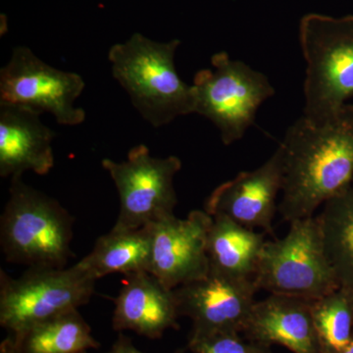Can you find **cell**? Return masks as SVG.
<instances>
[{
  "label": "cell",
  "mask_w": 353,
  "mask_h": 353,
  "mask_svg": "<svg viewBox=\"0 0 353 353\" xmlns=\"http://www.w3.org/2000/svg\"><path fill=\"white\" fill-rule=\"evenodd\" d=\"M312 316L321 353H341L353 336V292L339 288L313 301Z\"/></svg>",
  "instance_id": "cell-20"
},
{
  "label": "cell",
  "mask_w": 353,
  "mask_h": 353,
  "mask_svg": "<svg viewBox=\"0 0 353 353\" xmlns=\"http://www.w3.org/2000/svg\"><path fill=\"white\" fill-rule=\"evenodd\" d=\"M253 279L208 275L174 289L180 316L192 322L190 336L243 333L259 292Z\"/></svg>",
  "instance_id": "cell-10"
},
{
  "label": "cell",
  "mask_w": 353,
  "mask_h": 353,
  "mask_svg": "<svg viewBox=\"0 0 353 353\" xmlns=\"http://www.w3.org/2000/svg\"><path fill=\"white\" fill-rule=\"evenodd\" d=\"M152 238L150 226L118 229L97 241L92 252L77 262L90 278L97 281L110 274L123 275L150 272Z\"/></svg>",
  "instance_id": "cell-17"
},
{
  "label": "cell",
  "mask_w": 353,
  "mask_h": 353,
  "mask_svg": "<svg viewBox=\"0 0 353 353\" xmlns=\"http://www.w3.org/2000/svg\"><path fill=\"white\" fill-rule=\"evenodd\" d=\"M113 303L112 327L119 333L128 330L157 340L167 330L180 329L175 292L150 272L125 275Z\"/></svg>",
  "instance_id": "cell-13"
},
{
  "label": "cell",
  "mask_w": 353,
  "mask_h": 353,
  "mask_svg": "<svg viewBox=\"0 0 353 353\" xmlns=\"http://www.w3.org/2000/svg\"><path fill=\"white\" fill-rule=\"evenodd\" d=\"M8 336L21 353H81L101 347L79 309L53 316Z\"/></svg>",
  "instance_id": "cell-18"
},
{
  "label": "cell",
  "mask_w": 353,
  "mask_h": 353,
  "mask_svg": "<svg viewBox=\"0 0 353 353\" xmlns=\"http://www.w3.org/2000/svg\"><path fill=\"white\" fill-rule=\"evenodd\" d=\"M312 303L301 297L270 294L253 305L243 334L265 347L280 345L292 353H321Z\"/></svg>",
  "instance_id": "cell-15"
},
{
  "label": "cell",
  "mask_w": 353,
  "mask_h": 353,
  "mask_svg": "<svg viewBox=\"0 0 353 353\" xmlns=\"http://www.w3.org/2000/svg\"><path fill=\"white\" fill-rule=\"evenodd\" d=\"M41 113L0 103V176H22L32 171L46 175L54 166L55 132L43 124Z\"/></svg>",
  "instance_id": "cell-14"
},
{
  "label": "cell",
  "mask_w": 353,
  "mask_h": 353,
  "mask_svg": "<svg viewBox=\"0 0 353 353\" xmlns=\"http://www.w3.org/2000/svg\"><path fill=\"white\" fill-rule=\"evenodd\" d=\"M73 218L59 202L11 179L0 218V245L6 261L29 268H65L73 256Z\"/></svg>",
  "instance_id": "cell-3"
},
{
  "label": "cell",
  "mask_w": 353,
  "mask_h": 353,
  "mask_svg": "<svg viewBox=\"0 0 353 353\" xmlns=\"http://www.w3.org/2000/svg\"><path fill=\"white\" fill-rule=\"evenodd\" d=\"M299 43L306 62L303 117L320 123L353 97V15L304 16Z\"/></svg>",
  "instance_id": "cell-4"
},
{
  "label": "cell",
  "mask_w": 353,
  "mask_h": 353,
  "mask_svg": "<svg viewBox=\"0 0 353 353\" xmlns=\"http://www.w3.org/2000/svg\"><path fill=\"white\" fill-rule=\"evenodd\" d=\"M208 236L209 272L234 279H253L266 241L264 234L229 218L212 217Z\"/></svg>",
  "instance_id": "cell-16"
},
{
  "label": "cell",
  "mask_w": 353,
  "mask_h": 353,
  "mask_svg": "<svg viewBox=\"0 0 353 353\" xmlns=\"http://www.w3.org/2000/svg\"><path fill=\"white\" fill-rule=\"evenodd\" d=\"M0 353H21L19 350L16 348L15 345L11 341L9 336H7L6 340L2 341L1 345H0ZM81 353H88V352H83Z\"/></svg>",
  "instance_id": "cell-23"
},
{
  "label": "cell",
  "mask_w": 353,
  "mask_h": 353,
  "mask_svg": "<svg viewBox=\"0 0 353 353\" xmlns=\"http://www.w3.org/2000/svg\"><path fill=\"white\" fill-rule=\"evenodd\" d=\"M188 348L192 353H274L270 347L241 338L236 332L189 336Z\"/></svg>",
  "instance_id": "cell-21"
},
{
  "label": "cell",
  "mask_w": 353,
  "mask_h": 353,
  "mask_svg": "<svg viewBox=\"0 0 353 353\" xmlns=\"http://www.w3.org/2000/svg\"><path fill=\"white\" fill-rule=\"evenodd\" d=\"M341 353H353V336L350 345H348L347 347H345Z\"/></svg>",
  "instance_id": "cell-24"
},
{
  "label": "cell",
  "mask_w": 353,
  "mask_h": 353,
  "mask_svg": "<svg viewBox=\"0 0 353 353\" xmlns=\"http://www.w3.org/2000/svg\"><path fill=\"white\" fill-rule=\"evenodd\" d=\"M317 219L336 280L353 292V182L324 203Z\"/></svg>",
  "instance_id": "cell-19"
},
{
  "label": "cell",
  "mask_w": 353,
  "mask_h": 353,
  "mask_svg": "<svg viewBox=\"0 0 353 353\" xmlns=\"http://www.w3.org/2000/svg\"><path fill=\"white\" fill-rule=\"evenodd\" d=\"M284 185V158L280 146L264 164L241 172L233 180L216 188L204 204L212 217L229 218L241 226L263 230L275 238L273 221L277 197Z\"/></svg>",
  "instance_id": "cell-12"
},
{
  "label": "cell",
  "mask_w": 353,
  "mask_h": 353,
  "mask_svg": "<svg viewBox=\"0 0 353 353\" xmlns=\"http://www.w3.org/2000/svg\"><path fill=\"white\" fill-rule=\"evenodd\" d=\"M279 146L284 185L278 210L289 223L313 217L319 206L353 182L352 104L320 123L303 116Z\"/></svg>",
  "instance_id": "cell-1"
},
{
  "label": "cell",
  "mask_w": 353,
  "mask_h": 353,
  "mask_svg": "<svg viewBox=\"0 0 353 353\" xmlns=\"http://www.w3.org/2000/svg\"><path fill=\"white\" fill-rule=\"evenodd\" d=\"M101 165L119 194V215L113 227L139 229L174 214L178 204L174 178L182 169L180 158L152 157L148 146L139 145L124 161L104 158Z\"/></svg>",
  "instance_id": "cell-8"
},
{
  "label": "cell",
  "mask_w": 353,
  "mask_h": 353,
  "mask_svg": "<svg viewBox=\"0 0 353 353\" xmlns=\"http://www.w3.org/2000/svg\"><path fill=\"white\" fill-rule=\"evenodd\" d=\"M185 348H180V350H176L175 352L173 353H185ZM106 353H143L141 352V350H139L138 348L134 347V343H132V339H130L129 336H126L123 333H119V336H118L117 340H116L115 343H113L112 347L110 348V350Z\"/></svg>",
  "instance_id": "cell-22"
},
{
  "label": "cell",
  "mask_w": 353,
  "mask_h": 353,
  "mask_svg": "<svg viewBox=\"0 0 353 353\" xmlns=\"http://www.w3.org/2000/svg\"><path fill=\"white\" fill-rule=\"evenodd\" d=\"M290 224L284 238L265 243L253 277L257 289L308 301L338 290L317 217Z\"/></svg>",
  "instance_id": "cell-5"
},
{
  "label": "cell",
  "mask_w": 353,
  "mask_h": 353,
  "mask_svg": "<svg viewBox=\"0 0 353 353\" xmlns=\"http://www.w3.org/2000/svg\"><path fill=\"white\" fill-rule=\"evenodd\" d=\"M180 43L178 39L157 43L134 34L125 43L114 44L108 52L114 79L154 128L194 113V88L183 82L175 66Z\"/></svg>",
  "instance_id": "cell-2"
},
{
  "label": "cell",
  "mask_w": 353,
  "mask_h": 353,
  "mask_svg": "<svg viewBox=\"0 0 353 353\" xmlns=\"http://www.w3.org/2000/svg\"><path fill=\"white\" fill-rule=\"evenodd\" d=\"M97 281L78 264L29 268L19 278L0 270V325L20 333L48 318L79 309L92 299Z\"/></svg>",
  "instance_id": "cell-7"
},
{
  "label": "cell",
  "mask_w": 353,
  "mask_h": 353,
  "mask_svg": "<svg viewBox=\"0 0 353 353\" xmlns=\"http://www.w3.org/2000/svg\"><path fill=\"white\" fill-rule=\"evenodd\" d=\"M213 69L194 76V113L203 116L219 130L225 145L240 141L252 126L264 101L275 94L270 81L225 51L211 57Z\"/></svg>",
  "instance_id": "cell-6"
},
{
  "label": "cell",
  "mask_w": 353,
  "mask_h": 353,
  "mask_svg": "<svg viewBox=\"0 0 353 353\" xmlns=\"http://www.w3.org/2000/svg\"><path fill=\"white\" fill-rule=\"evenodd\" d=\"M212 220L206 211L194 210L185 219L173 214L148 225L150 273L172 290L208 275L206 248Z\"/></svg>",
  "instance_id": "cell-11"
},
{
  "label": "cell",
  "mask_w": 353,
  "mask_h": 353,
  "mask_svg": "<svg viewBox=\"0 0 353 353\" xmlns=\"http://www.w3.org/2000/svg\"><path fill=\"white\" fill-rule=\"evenodd\" d=\"M85 88L82 76L50 66L24 46L0 70V103L50 113L63 126L85 122V110L75 105Z\"/></svg>",
  "instance_id": "cell-9"
}]
</instances>
